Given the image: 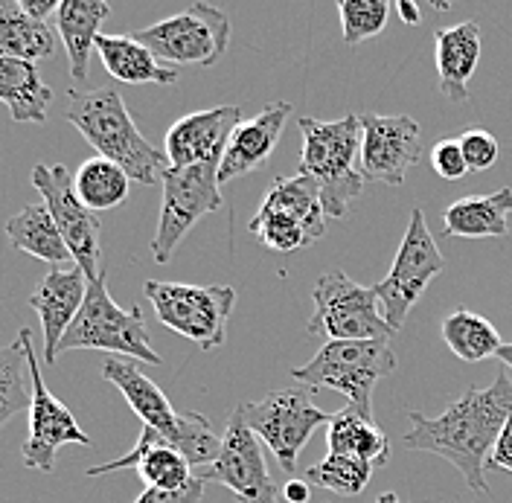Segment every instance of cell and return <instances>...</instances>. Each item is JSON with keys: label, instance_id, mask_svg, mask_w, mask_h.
Here are the masks:
<instances>
[{"label": "cell", "instance_id": "cell-1", "mask_svg": "<svg viewBox=\"0 0 512 503\" xmlns=\"http://www.w3.org/2000/svg\"><path fill=\"white\" fill-rule=\"evenodd\" d=\"M512 416V378L507 373L489 387H472L457 402H451L440 416H425L408 410L411 428L405 434V448L428 451L448 460L466 477L469 489L478 495L489 492L486 469L489 454Z\"/></svg>", "mask_w": 512, "mask_h": 503}, {"label": "cell", "instance_id": "cell-2", "mask_svg": "<svg viewBox=\"0 0 512 503\" xmlns=\"http://www.w3.org/2000/svg\"><path fill=\"white\" fill-rule=\"evenodd\" d=\"M64 120L94 146L96 158L117 163L131 181L143 187L163 181L169 160L140 134L117 88L70 91Z\"/></svg>", "mask_w": 512, "mask_h": 503}, {"label": "cell", "instance_id": "cell-3", "mask_svg": "<svg viewBox=\"0 0 512 503\" xmlns=\"http://www.w3.org/2000/svg\"><path fill=\"white\" fill-rule=\"evenodd\" d=\"M300 131V172L318 184L326 216L347 219L352 201L361 198L367 184L361 175V114H347L329 123L315 117H300Z\"/></svg>", "mask_w": 512, "mask_h": 503}, {"label": "cell", "instance_id": "cell-4", "mask_svg": "<svg viewBox=\"0 0 512 503\" xmlns=\"http://www.w3.org/2000/svg\"><path fill=\"white\" fill-rule=\"evenodd\" d=\"M393 370L396 355L390 341H326L309 364L291 367V378L309 393L338 390L350 408L373 419V387Z\"/></svg>", "mask_w": 512, "mask_h": 503}, {"label": "cell", "instance_id": "cell-5", "mask_svg": "<svg viewBox=\"0 0 512 503\" xmlns=\"http://www.w3.org/2000/svg\"><path fill=\"white\" fill-rule=\"evenodd\" d=\"M105 280H108V271H102L96 280L88 283V297L76 320L70 323V329L64 332L59 355L70 349H102L120 358L160 367L163 358L152 346V335L146 329L140 306H131V309L117 306L114 297L108 294Z\"/></svg>", "mask_w": 512, "mask_h": 503}, {"label": "cell", "instance_id": "cell-6", "mask_svg": "<svg viewBox=\"0 0 512 503\" xmlns=\"http://www.w3.org/2000/svg\"><path fill=\"white\" fill-rule=\"evenodd\" d=\"M146 300L152 303L158 320L184 335L187 341L210 352L227 341V320L236 303L233 285H190L146 280Z\"/></svg>", "mask_w": 512, "mask_h": 503}, {"label": "cell", "instance_id": "cell-7", "mask_svg": "<svg viewBox=\"0 0 512 503\" xmlns=\"http://www.w3.org/2000/svg\"><path fill=\"white\" fill-rule=\"evenodd\" d=\"M312 303L309 335H323L329 341H390L396 335L384 320L376 285H358L344 271L320 274Z\"/></svg>", "mask_w": 512, "mask_h": 503}, {"label": "cell", "instance_id": "cell-8", "mask_svg": "<svg viewBox=\"0 0 512 503\" xmlns=\"http://www.w3.org/2000/svg\"><path fill=\"white\" fill-rule=\"evenodd\" d=\"M259 440L265 442L283 472H297V457L309 437L318 431L320 425H329L335 413L320 410L309 390L300 387H286V390H271L259 402H245L233 410Z\"/></svg>", "mask_w": 512, "mask_h": 503}, {"label": "cell", "instance_id": "cell-9", "mask_svg": "<svg viewBox=\"0 0 512 503\" xmlns=\"http://www.w3.org/2000/svg\"><path fill=\"white\" fill-rule=\"evenodd\" d=\"M166 67H213L230 44V21L210 3H192L146 30L131 32Z\"/></svg>", "mask_w": 512, "mask_h": 503}, {"label": "cell", "instance_id": "cell-10", "mask_svg": "<svg viewBox=\"0 0 512 503\" xmlns=\"http://www.w3.org/2000/svg\"><path fill=\"white\" fill-rule=\"evenodd\" d=\"M222 160L198 163L187 169H166L163 175V201H160L158 233L152 239V256L158 265L172 259L175 248L187 239L192 227L207 213L222 207V184H219Z\"/></svg>", "mask_w": 512, "mask_h": 503}, {"label": "cell", "instance_id": "cell-11", "mask_svg": "<svg viewBox=\"0 0 512 503\" xmlns=\"http://www.w3.org/2000/svg\"><path fill=\"white\" fill-rule=\"evenodd\" d=\"M443 268H446L443 253H440L428 224H425L422 210H411L408 233L399 245L393 268L387 271L382 283L376 285L382 315L393 332H399L405 326L416 300L422 297V291Z\"/></svg>", "mask_w": 512, "mask_h": 503}, {"label": "cell", "instance_id": "cell-12", "mask_svg": "<svg viewBox=\"0 0 512 503\" xmlns=\"http://www.w3.org/2000/svg\"><path fill=\"white\" fill-rule=\"evenodd\" d=\"M32 187L38 189L41 201L47 204L50 216L62 233L64 245L73 256L76 268L88 277V283L96 280L99 271V216L82 204L76 195V184L70 169L62 163H35L32 166Z\"/></svg>", "mask_w": 512, "mask_h": 503}, {"label": "cell", "instance_id": "cell-13", "mask_svg": "<svg viewBox=\"0 0 512 503\" xmlns=\"http://www.w3.org/2000/svg\"><path fill=\"white\" fill-rule=\"evenodd\" d=\"M21 341H24V355H27V370H30V437L21 448V460L27 469H35V472L50 474L56 469V454L62 445H94L91 437L79 428L76 416L70 413L67 405H62L47 381H44V373H41V361L35 355V346H32V332L30 329H21L18 332Z\"/></svg>", "mask_w": 512, "mask_h": 503}, {"label": "cell", "instance_id": "cell-14", "mask_svg": "<svg viewBox=\"0 0 512 503\" xmlns=\"http://www.w3.org/2000/svg\"><path fill=\"white\" fill-rule=\"evenodd\" d=\"M207 483H222L239 503H283V486L268 472L262 440L230 413L222 434V451L216 463L201 474Z\"/></svg>", "mask_w": 512, "mask_h": 503}, {"label": "cell", "instance_id": "cell-15", "mask_svg": "<svg viewBox=\"0 0 512 503\" xmlns=\"http://www.w3.org/2000/svg\"><path fill=\"white\" fill-rule=\"evenodd\" d=\"M361 175L387 187H402L408 169L422 160V131L405 114H361Z\"/></svg>", "mask_w": 512, "mask_h": 503}, {"label": "cell", "instance_id": "cell-16", "mask_svg": "<svg viewBox=\"0 0 512 503\" xmlns=\"http://www.w3.org/2000/svg\"><path fill=\"white\" fill-rule=\"evenodd\" d=\"M242 123L239 105H219L181 117L166 131V160L172 169L222 160L230 134Z\"/></svg>", "mask_w": 512, "mask_h": 503}, {"label": "cell", "instance_id": "cell-17", "mask_svg": "<svg viewBox=\"0 0 512 503\" xmlns=\"http://www.w3.org/2000/svg\"><path fill=\"white\" fill-rule=\"evenodd\" d=\"M88 297V277L73 265V268H56L50 271L38 288L32 291L30 306L35 315L41 317L44 329V364L53 367L59 361V346H62L64 332L76 320L82 303Z\"/></svg>", "mask_w": 512, "mask_h": 503}, {"label": "cell", "instance_id": "cell-18", "mask_svg": "<svg viewBox=\"0 0 512 503\" xmlns=\"http://www.w3.org/2000/svg\"><path fill=\"white\" fill-rule=\"evenodd\" d=\"M123 469H137L146 489L175 492V489H184V486H190L192 480H195L190 460L181 451H175L163 434H158L155 428H146V425L140 431L137 445L128 454L111 460V463H102V466H91L85 474L88 477H99V474L123 472Z\"/></svg>", "mask_w": 512, "mask_h": 503}, {"label": "cell", "instance_id": "cell-19", "mask_svg": "<svg viewBox=\"0 0 512 503\" xmlns=\"http://www.w3.org/2000/svg\"><path fill=\"white\" fill-rule=\"evenodd\" d=\"M291 117L288 102H271L265 111H259L251 120H242L236 131L227 140L222 166H219V184H227L233 178H242L265 166L268 158L274 155L280 134L286 128V120Z\"/></svg>", "mask_w": 512, "mask_h": 503}, {"label": "cell", "instance_id": "cell-20", "mask_svg": "<svg viewBox=\"0 0 512 503\" xmlns=\"http://www.w3.org/2000/svg\"><path fill=\"white\" fill-rule=\"evenodd\" d=\"M434 47L440 91L451 102H463L469 96V79L475 76L480 62V27L475 21L440 27L434 30Z\"/></svg>", "mask_w": 512, "mask_h": 503}, {"label": "cell", "instance_id": "cell-21", "mask_svg": "<svg viewBox=\"0 0 512 503\" xmlns=\"http://www.w3.org/2000/svg\"><path fill=\"white\" fill-rule=\"evenodd\" d=\"M111 15V6L105 0H62L56 12V27L67 50L70 76L76 82L88 79L91 53L96 50V38L102 35L99 27Z\"/></svg>", "mask_w": 512, "mask_h": 503}, {"label": "cell", "instance_id": "cell-22", "mask_svg": "<svg viewBox=\"0 0 512 503\" xmlns=\"http://www.w3.org/2000/svg\"><path fill=\"white\" fill-rule=\"evenodd\" d=\"M512 189L501 187L489 195H466L448 204L443 213L448 236L454 239H492L510 233Z\"/></svg>", "mask_w": 512, "mask_h": 503}, {"label": "cell", "instance_id": "cell-23", "mask_svg": "<svg viewBox=\"0 0 512 503\" xmlns=\"http://www.w3.org/2000/svg\"><path fill=\"white\" fill-rule=\"evenodd\" d=\"M96 53L105 70L126 85H175L178 70L155 59L149 47H143L134 35H99Z\"/></svg>", "mask_w": 512, "mask_h": 503}, {"label": "cell", "instance_id": "cell-24", "mask_svg": "<svg viewBox=\"0 0 512 503\" xmlns=\"http://www.w3.org/2000/svg\"><path fill=\"white\" fill-rule=\"evenodd\" d=\"M0 102L15 123H47L53 88L32 62L0 56Z\"/></svg>", "mask_w": 512, "mask_h": 503}, {"label": "cell", "instance_id": "cell-25", "mask_svg": "<svg viewBox=\"0 0 512 503\" xmlns=\"http://www.w3.org/2000/svg\"><path fill=\"white\" fill-rule=\"evenodd\" d=\"M326 445L329 454H344V457H355L364 460L370 466H384L390 460V442L382 428L361 416L355 408L335 410L329 431H326Z\"/></svg>", "mask_w": 512, "mask_h": 503}, {"label": "cell", "instance_id": "cell-26", "mask_svg": "<svg viewBox=\"0 0 512 503\" xmlns=\"http://www.w3.org/2000/svg\"><path fill=\"white\" fill-rule=\"evenodd\" d=\"M6 239H9V245L15 251L30 253L41 262L62 265V262L73 259L44 201L41 204H27L24 210H18L12 219L6 221Z\"/></svg>", "mask_w": 512, "mask_h": 503}, {"label": "cell", "instance_id": "cell-27", "mask_svg": "<svg viewBox=\"0 0 512 503\" xmlns=\"http://www.w3.org/2000/svg\"><path fill=\"white\" fill-rule=\"evenodd\" d=\"M56 53V32L50 24L32 21L21 0H0V56L41 62Z\"/></svg>", "mask_w": 512, "mask_h": 503}, {"label": "cell", "instance_id": "cell-28", "mask_svg": "<svg viewBox=\"0 0 512 503\" xmlns=\"http://www.w3.org/2000/svg\"><path fill=\"white\" fill-rule=\"evenodd\" d=\"M265 210H277V213H286L294 221H300L306 227V233L318 242L320 236L326 233V210H323V198H320L318 184L297 172L291 178H274L271 187L265 192L262 204Z\"/></svg>", "mask_w": 512, "mask_h": 503}, {"label": "cell", "instance_id": "cell-29", "mask_svg": "<svg viewBox=\"0 0 512 503\" xmlns=\"http://www.w3.org/2000/svg\"><path fill=\"white\" fill-rule=\"evenodd\" d=\"M443 341L466 364L486 361V358L498 355L501 346H504L498 329L486 317L475 315L469 309H457L454 315H448L443 320Z\"/></svg>", "mask_w": 512, "mask_h": 503}, {"label": "cell", "instance_id": "cell-30", "mask_svg": "<svg viewBox=\"0 0 512 503\" xmlns=\"http://www.w3.org/2000/svg\"><path fill=\"white\" fill-rule=\"evenodd\" d=\"M73 184H76V195L82 198V204L99 213V210H114V207L126 204L131 178L117 163L105 158H91L79 166V172L73 175Z\"/></svg>", "mask_w": 512, "mask_h": 503}, {"label": "cell", "instance_id": "cell-31", "mask_svg": "<svg viewBox=\"0 0 512 503\" xmlns=\"http://www.w3.org/2000/svg\"><path fill=\"white\" fill-rule=\"evenodd\" d=\"M27 378V355L24 341L18 335L9 346H0V431L15 413L30 408L32 387H27Z\"/></svg>", "mask_w": 512, "mask_h": 503}, {"label": "cell", "instance_id": "cell-32", "mask_svg": "<svg viewBox=\"0 0 512 503\" xmlns=\"http://www.w3.org/2000/svg\"><path fill=\"white\" fill-rule=\"evenodd\" d=\"M370 463L364 460H355V457H344V454H326L318 466H309L306 469V480L312 486L320 489H329L335 495H344V498H355L367 489L370 477H373Z\"/></svg>", "mask_w": 512, "mask_h": 503}, {"label": "cell", "instance_id": "cell-33", "mask_svg": "<svg viewBox=\"0 0 512 503\" xmlns=\"http://www.w3.org/2000/svg\"><path fill=\"white\" fill-rule=\"evenodd\" d=\"M248 230L265 248L277 253H294L315 245V239L306 233V227L300 221H294L286 213H277V210H265V207L256 210L254 219L248 221Z\"/></svg>", "mask_w": 512, "mask_h": 503}, {"label": "cell", "instance_id": "cell-34", "mask_svg": "<svg viewBox=\"0 0 512 503\" xmlns=\"http://www.w3.org/2000/svg\"><path fill=\"white\" fill-rule=\"evenodd\" d=\"M338 12H341L344 41L355 47V44L384 32L387 18H390V3L387 0H341Z\"/></svg>", "mask_w": 512, "mask_h": 503}, {"label": "cell", "instance_id": "cell-35", "mask_svg": "<svg viewBox=\"0 0 512 503\" xmlns=\"http://www.w3.org/2000/svg\"><path fill=\"white\" fill-rule=\"evenodd\" d=\"M460 149H463V158L469 163V172H483V169H492L498 163V140L495 134L483 131V128H469L463 131L460 137Z\"/></svg>", "mask_w": 512, "mask_h": 503}, {"label": "cell", "instance_id": "cell-36", "mask_svg": "<svg viewBox=\"0 0 512 503\" xmlns=\"http://www.w3.org/2000/svg\"><path fill=\"white\" fill-rule=\"evenodd\" d=\"M428 160L434 166V172L443 178V181H460L469 175V163L463 158V149H460V140L457 137H443L431 146Z\"/></svg>", "mask_w": 512, "mask_h": 503}, {"label": "cell", "instance_id": "cell-37", "mask_svg": "<svg viewBox=\"0 0 512 503\" xmlns=\"http://www.w3.org/2000/svg\"><path fill=\"white\" fill-rule=\"evenodd\" d=\"M204 486H207V480L201 474H195V480H192L190 486H184V489H175V492H166V489H143L140 498L134 503H201Z\"/></svg>", "mask_w": 512, "mask_h": 503}, {"label": "cell", "instance_id": "cell-38", "mask_svg": "<svg viewBox=\"0 0 512 503\" xmlns=\"http://www.w3.org/2000/svg\"><path fill=\"white\" fill-rule=\"evenodd\" d=\"M489 469H498V472L512 474V416L510 422L504 425L501 437L495 442L492 454H489Z\"/></svg>", "mask_w": 512, "mask_h": 503}, {"label": "cell", "instance_id": "cell-39", "mask_svg": "<svg viewBox=\"0 0 512 503\" xmlns=\"http://www.w3.org/2000/svg\"><path fill=\"white\" fill-rule=\"evenodd\" d=\"M21 9L30 15L32 21L47 24V18L59 12V3H56V0H21Z\"/></svg>", "mask_w": 512, "mask_h": 503}, {"label": "cell", "instance_id": "cell-40", "mask_svg": "<svg viewBox=\"0 0 512 503\" xmlns=\"http://www.w3.org/2000/svg\"><path fill=\"white\" fill-rule=\"evenodd\" d=\"M309 498H312L309 480H288L283 486V501L286 503H309Z\"/></svg>", "mask_w": 512, "mask_h": 503}, {"label": "cell", "instance_id": "cell-41", "mask_svg": "<svg viewBox=\"0 0 512 503\" xmlns=\"http://www.w3.org/2000/svg\"><path fill=\"white\" fill-rule=\"evenodd\" d=\"M399 15H402L408 24H419V18H422V15H419V9H416L414 3H408V0H402V3H399Z\"/></svg>", "mask_w": 512, "mask_h": 503}, {"label": "cell", "instance_id": "cell-42", "mask_svg": "<svg viewBox=\"0 0 512 503\" xmlns=\"http://www.w3.org/2000/svg\"><path fill=\"white\" fill-rule=\"evenodd\" d=\"M495 358H501V361H504V364H507V367H510V370H512V344L501 346V352H498Z\"/></svg>", "mask_w": 512, "mask_h": 503}, {"label": "cell", "instance_id": "cell-43", "mask_svg": "<svg viewBox=\"0 0 512 503\" xmlns=\"http://www.w3.org/2000/svg\"><path fill=\"white\" fill-rule=\"evenodd\" d=\"M376 503H402V501H399V495H396V492H382V495L376 498Z\"/></svg>", "mask_w": 512, "mask_h": 503}]
</instances>
